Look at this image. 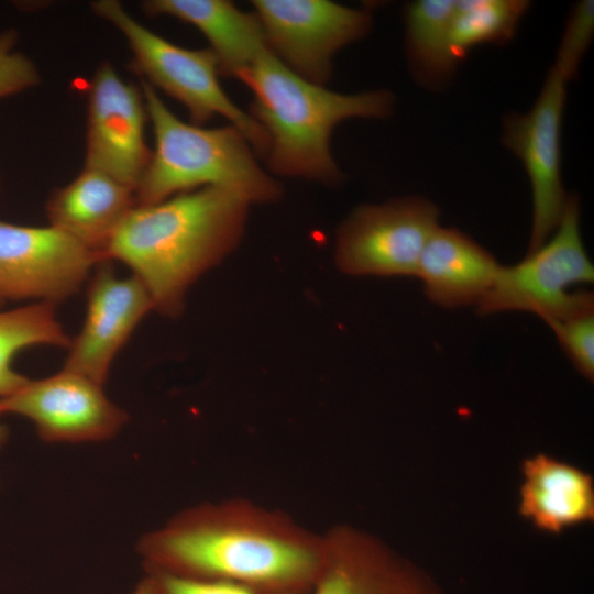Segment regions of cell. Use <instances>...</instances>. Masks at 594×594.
<instances>
[{"label": "cell", "mask_w": 594, "mask_h": 594, "mask_svg": "<svg viewBox=\"0 0 594 594\" xmlns=\"http://www.w3.org/2000/svg\"><path fill=\"white\" fill-rule=\"evenodd\" d=\"M91 8L123 34L133 54L131 68L143 80L182 102L197 125L218 116L228 119L255 154L265 157L266 132L226 94L219 82L218 58L209 47L193 50L170 43L134 20L119 1L99 0Z\"/></svg>", "instance_id": "5"}, {"label": "cell", "mask_w": 594, "mask_h": 594, "mask_svg": "<svg viewBox=\"0 0 594 594\" xmlns=\"http://www.w3.org/2000/svg\"><path fill=\"white\" fill-rule=\"evenodd\" d=\"M529 7L526 0H455L449 31L455 62L476 46L509 42Z\"/></svg>", "instance_id": "21"}, {"label": "cell", "mask_w": 594, "mask_h": 594, "mask_svg": "<svg viewBox=\"0 0 594 594\" xmlns=\"http://www.w3.org/2000/svg\"><path fill=\"white\" fill-rule=\"evenodd\" d=\"M235 78L253 94L250 114L267 134L271 173L337 185L343 174L330 150L334 128L349 119H387L395 109L393 91H332L307 81L264 51Z\"/></svg>", "instance_id": "3"}, {"label": "cell", "mask_w": 594, "mask_h": 594, "mask_svg": "<svg viewBox=\"0 0 594 594\" xmlns=\"http://www.w3.org/2000/svg\"><path fill=\"white\" fill-rule=\"evenodd\" d=\"M502 265L470 235L438 227L419 260L416 276L430 301L444 308L477 304Z\"/></svg>", "instance_id": "16"}, {"label": "cell", "mask_w": 594, "mask_h": 594, "mask_svg": "<svg viewBox=\"0 0 594 594\" xmlns=\"http://www.w3.org/2000/svg\"><path fill=\"white\" fill-rule=\"evenodd\" d=\"M154 581L158 594H309L282 593L256 586L219 580L183 578L160 572H146Z\"/></svg>", "instance_id": "25"}, {"label": "cell", "mask_w": 594, "mask_h": 594, "mask_svg": "<svg viewBox=\"0 0 594 594\" xmlns=\"http://www.w3.org/2000/svg\"><path fill=\"white\" fill-rule=\"evenodd\" d=\"M519 515L543 532L560 534L594 519L590 473L546 453L521 463Z\"/></svg>", "instance_id": "15"}, {"label": "cell", "mask_w": 594, "mask_h": 594, "mask_svg": "<svg viewBox=\"0 0 594 594\" xmlns=\"http://www.w3.org/2000/svg\"><path fill=\"white\" fill-rule=\"evenodd\" d=\"M135 206L132 188L101 170L85 167L50 196L46 213L52 227L96 251L102 262L105 246Z\"/></svg>", "instance_id": "17"}, {"label": "cell", "mask_w": 594, "mask_h": 594, "mask_svg": "<svg viewBox=\"0 0 594 594\" xmlns=\"http://www.w3.org/2000/svg\"><path fill=\"white\" fill-rule=\"evenodd\" d=\"M18 32L13 29L0 33V98L11 96L40 82L34 63L14 50Z\"/></svg>", "instance_id": "24"}, {"label": "cell", "mask_w": 594, "mask_h": 594, "mask_svg": "<svg viewBox=\"0 0 594 594\" xmlns=\"http://www.w3.org/2000/svg\"><path fill=\"white\" fill-rule=\"evenodd\" d=\"M594 36V2L582 0L572 7L556 54L554 66L569 81L579 72L581 61Z\"/></svg>", "instance_id": "23"}, {"label": "cell", "mask_w": 594, "mask_h": 594, "mask_svg": "<svg viewBox=\"0 0 594 594\" xmlns=\"http://www.w3.org/2000/svg\"><path fill=\"white\" fill-rule=\"evenodd\" d=\"M455 0H417L404 9L405 52L415 79L440 89L454 75L458 63L449 46Z\"/></svg>", "instance_id": "19"}, {"label": "cell", "mask_w": 594, "mask_h": 594, "mask_svg": "<svg viewBox=\"0 0 594 594\" xmlns=\"http://www.w3.org/2000/svg\"><path fill=\"white\" fill-rule=\"evenodd\" d=\"M8 439V429L7 427L0 422V449L3 447Z\"/></svg>", "instance_id": "27"}, {"label": "cell", "mask_w": 594, "mask_h": 594, "mask_svg": "<svg viewBox=\"0 0 594 594\" xmlns=\"http://www.w3.org/2000/svg\"><path fill=\"white\" fill-rule=\"evenodd\" d=\"M323 535V564L309 594H439L419 570L374 536L345 525Z\"/></svg>", "instance_id": "14"}, {"label": "cell", "mask_w": 594, "mask_h": 594, "mask_svg": "<svg viewBox=\"0 0 594 594\" xmlns=\"http://www.w3.org/2000/svg\"><path fill=\"white\" fill-rule=\"evenodd\" d=\"M151 309V295L135 275L120 278L110 262L99 263L88 285L82 328L63 369L103 385L117 354Z\"/></svg>", "instance_id": "13"}, {"label": "cell", "mask_w": 594, "mask_h": 594, "mask_svg": "<svg viewBox=\"0 0 594 594\" xmlns=\"http://www.w3.org/2000/svg\"><path fill=\"white\" fill-rule=\"evenodd\" d=\"M99 254L55 227L0 221V299L56 305L81 288Z\"/></svg>", "instance_id": "10"}, {"label": "cell", "mask_w": 594, "mask_h": 594, "mask_svg": "<svg viewBox=\"0 0 594 594\" xmlns=\"http://www.w3.org/2000/svg\"><path fill=\"white\" fill-rule=\"evenodd\" d=\"M439 213L431 200L416 196L356 207L337 231V266L356 276H416Z\"/></svg>", "instance_id": "7"}, {"label": "cell", "mask_w": 594, "mask_h": 594, "mask_svg": "<svg viewBox=\"0 0 594 594\" xmlns=\"http://www.w3.org/2000/svg\"><path fill=\"white\" fill-rule=\"evenodd\" d=\"M101 384L63 369L41 380H28L0 398V416L31 420L47 442L101 441L118 433L127 413L108 399Z\"/></svg>", "instance_id": "11"}, {"label": "cell", "mask_w": 594, "mask_h": 594, "mask_svg": "<svg viewBox=\"0 0 594 594\" xmlns=\"http://www.w3.org/2000/svg\"><path fill=\"white\" fill-rule=\"evenodd\" d=\"M131 594H158L153 579L147 574Z\"/></svg>", "instance_id": "26"}, {"label": "cell", "mask_w": 594, "mask_h": 594, "mask_svg": "<svg viewBox=\"0 0 594 594\" xmlns=\"http://www.w3.org/2000/svg\"><path fill=\"white\" fill-rule=\"evenodd\" d=\"M1 301H2V300L0 299V302H1Z\"/></svg>", "instance_id": "28"}, {"label": "cell", "mask_w": 594, "mask_h": 594, "mask_svg": "<svg viewBox=\"0 0 594 594\" xmlns=\"http://www.w3.org/2000/svg\"><path fill=\"white\" fill-rule=\"evenodd\" d=\"M271 52L293 73L326 86L332 59L372 29L367 10L329 0H253Z\"/></svg>", "instance_id": "8"}, {"label": "cell", "mask_w": 594, "mask_h": 594, "mask_svg": "<svg viewBox=\"0 0 594 594\" xmlns=\"http://www.w3.org/2000/svg\"><path fill=\"white\" fill-rule=\"evenodd\" d=\"M250 202L222 187H202L153 205H136L101 257L129 266L154 309L178 316L187 289L240 243Z\"/></svg>", "instance_id": "2"}, {"label": "cell", "mask_w": 594, "mask_h": 594, "mask_svg": "<svg viewBox=\"0 0 594 594\" xmlns=\"http://www.w3.org/2000/svg\"><path fill=\"white\" fill-rule=\"evenodd\" d=\"M138 550L146 572L305 593L321 571L324 535L282 510L233 497L182 510L145 535Z\"/></svg>", "instance_id": "1"}, {"label": "cell", "mask_w": 594, "mask_h": 594, "mask_svg": "<svg viewBox=\"0 0 594 594\" xmlns=\"http://www.w3.org/2000/svg\"><path fill=\"white\" fill-rule=\"evenodd\" d=\"M594 280L580 224V200L569 195L562 217L548 240L517 264L501 267L487 293L476 304L482 315L527 311L544 322L594 299L588 290L570 292Z\"/></svg>", "instance_id": "6"}, {"label": "cell", "mask_w": 594, "mask_h": 594, "mask_svg": "<svg viewBox=\"0 0 594 594\" xmlns=\"http://www.w3.org/2000/svg\"><path fill=\"white\" fill-rule=\"evenodd\" d=\"M141 89L155 150L135 190L136 205L157 204L199 186L233 190L250 204L279 199V183L260 166L253 147L235 127L186 123L143 79Z\"/></svg>", "instance_id": "4"}, {"label": "cell", "mask_w": 594, "mask_h": 594, "mask_svg": "<svg viewBox=\"0 0 594 594\" xmlns=\"http://www.w3.org/2000/svg\"><path fill=\"white\" fill-rule=\"evenodd\" d=\"M569 80L551 66L532 107L508 112L501 141L521 163L532 198L528 252L543 244L557 228L569 195L561 176V125Z\"/></svg>", "instance_id": "9"}, {"label": "cell", "mask_w": 594, "mask_h": 594, "mask_svg": "<svg viewBox=\"0 0 594 594\" xmlns=\"http://www.w3.org/2000/svg\"><path fill=\"white\" fill-rule=\"evenodd\" d=\"M150 15H169L197 28L216 54L220 75L234 77L270 50L254 12H244L227 0H148Z\"/></svg>", "instance_id": "18"}, {"label": "cell", "mask_w": 594, "mask_h": 594, "mask_svg": "<svg viewBox=\"0 0 594 594\" xmlns=\"http://www.w3.org/2000/svg\"><path fill=\"white\" fill-rule=\"evenodd\" d=\"M576 371L594 378V299L569 314L546 321Z\"/></svg>", "instance_id": "22"}, {"label": "cell", "mask_w": 594, "mask_h": 594, "mask_svg": "<svg viewBox=\"0 0 594 594\" xmlns=\"http://www.w3.org/2000/svg\"><path fill=\"white\" fill-rule=\"evenodd\" d=\"M70 338L46 301L0 311V398L18 391L29 378L12 367L20 351L34 345L69 348Z\"/></svg>", "instance_id": "20"}, {"label": "cell", "mask_w": 594, "mask_h": 594, "mask_svg": "<svg viewBox=\"0 0 594 594\" xmlns=\"http://www.w3.org/2000/svg\"><path fill=\"white\" fill-rule=\"evenodd\" d=\"M147 118L142 89L102 63L88 90L85 167L135 191L152 155L144 138Z\"/></svg>", "instance_id": "12"}]
</instances>
